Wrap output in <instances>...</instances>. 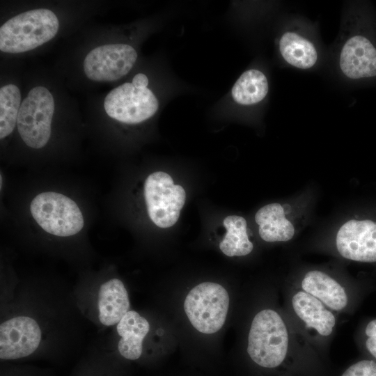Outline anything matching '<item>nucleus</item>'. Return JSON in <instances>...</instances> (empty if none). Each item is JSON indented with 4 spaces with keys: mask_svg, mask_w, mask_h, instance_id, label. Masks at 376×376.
I'll use <instances>...</instances> for the list:
<instances>
[{
    "mask_svg": "<svg viewBox=\"0 0 376 376\" xmlns=\"http://www.w3.org/2000/svg\"><path fill=\"white\" fill-rule=\"evenodd\" d=\"M303 338L289 317L287 320L277 311L265 308L252 320L247 353L257 365L274 368L284 362L295 345L303 344L299 343Z\"/></svg>",
    "mask_w": 376,
    "mask_h": 376,
    "instance_id": "nucleus-1",
    "label": "nucleus"
},
{
    "mask_svg": "<svg viewBox=\"0 0 376 376\" xmlns=\"http://www.w3.org/2000/svg\"><path fill=\"white\" fill-rule=\"evenodd\" d=\"M59 22L50 10H30L7 20L0 28V49L6 53L32 50L52 40Z\"/></svg>",
    "mask_w": 376,
    "mask_h": 376,
    "instance_id": "nucleus-2",
    "label": "nucleus"
},
{
    "mask_svg": "<svg viewBox=\"0 0 376 376\" xmlns=\"http://www.w3.org/2000/svg\"><path fill=\"white\" fill-rule=\"evenodd\" d=\"M334 59L336 72L344 81L376 77V47L368 37L353 31L344 19Z\"/></svg>",
    "mask_w": 376,
    "mask_h": 376,
    "instance_id": "nucleus-3",
    "label": "nucleus"
},
{
    "mask_svg": "<svg viewBox=\"0 0 376 376\" xmlns=\"http://www.w3.org/2000/svg\"><path fill=\"white\" fill-rule=\"evenodd\" d=\"M229 295L220 284L201 283L186 296L184 310L192 326L203 334L217 332L225 323Z\"/></svg>",
    "mask_w": 376,
    "mask_h": 376,
    "instance_id": "nucleus-4",
    "label": "nucleus"
},
{
    "mask_svg": "<svg viewBox=\"0 0 376 376\" xmlns=\"http://www.w3.org/2000/svg\"><path fill=\"white\" fill-rule=\"evenodd\" d=\"M288 309L290 319L307 342L325 341L336 329L337 314L297 287L289 293Z\"/></svg>",
    "mask_w": 376,
    "mask_h": 376,
    "instance_id": "nucleus-5",
    "label": "nucleus"
},
{
    "mask_svg": "<svg viewBox=\"0 0 376 376\" xmlns=\"http://www.w3.org/2000/svg\"><path fill=\"white\" fill-rule=\"evenodd\" d=\"M30 210L38 224L56 236L74 235L84 226V217L77 203L59 193L39 194L32 200Z\"/></svg>",
    "mask_w": 376,
    "mask_h": 376,
    "instance_id": "nucleus-6",
    "label": "nucleus"
},
{
    "mask_svg": "<svg viewBox=\"0 0 376 376\" xmlns=\"http://www.w3.org/2000/svg\"><path fill=\"white\" fill-rule=\"evenodd\" d=\"M54 100L41 86L33 88L21 103L17 127L25 144L32 148L44 147L51 136Z\"/></svg>",
    "mask_w": 376,
    "mask_h": 376,
    "instance_id": "nucleus-7",
    "label": "nucleus"
},
{
    "mask_svg": "<svg viewBox=\"0 0 376 376\" xmlns=\"http://www.w3.org/2000/svg\"><path fill=\"white\" fill-rule=\"evenodd\" d=\"M144 197L148 216L159 228H169L178 221L186 199L184 188L174 185L170 175L156 171L144 184Z\"/></svg>",
    "mask_w": 376,
    "mask_h": 376,
    "instance_id": "nucleus-8",
    "label": "nucleus"
},
{
    "mask_svg": "<svg viewBox=\"0 0 376 376\" xmlns=\"http://www.w3.org/2000/svg\"><path fill=\"white\" fill-rule=\"evenodd\" d=\"M107 115L123 123L143 122L157 111L159 102L148 87L126 82L111 90L104 100Z\"/></svg>",
    "mask_w": 376,
    "mask_h": 376,
    "instance_id": "nucleus-9",
    "label": "nucleus"
},
{
    "mask_svg": "<svg viewBox=\"0 0 376 376\" xmlns=\"http://www.w3.org/2000/svg\"><path fill=\"white\" fill-rule=\"evenodd\" d=\"M136 58L137 53L130 45H104L94 48L86 55L84 61V70L91 80L116 81L131 70Z\"/></svg>",
    "mask_w": 376,
    "mask_h": 376,
    "instance_id": "nucleus-10",
    "label": "nucleus"
},
{
    "mask_svg": "<svg viewBox=\"0 0 376 376\" xmlns=\"http://www.w3.org/2000/svg\"><path fill=\"white\" fill-rule=\"evenodd\" d=\"M88 295L90 300L82 307L84 313L103 327L116 325L130 310L128 292L119 279L112 278L92 288V295Z\"/></svg>",
    "mask_w": 376,
    "mask_h": 376,
    "instance_id": "nucleus-11",
    "label": "nucleus"
},
{
    "mask_svg": "<svg viewBox=\"0 0 376 376\" xmlns=\"http://www.w3.org/2000/svg\"><path fill=\"white\" fill-rule=\"evenodd\" d=\"M278 50L283 61L295 69L313 70L321 61V49L317 38L304 25H288L278 40Z\"/></svg>",
    "mask_w": 376,
    "mask_h": 376,
    "instance_id": "nucleus-12",
    "label": "nucleus"
},
{
    "mask_svg": "<svg viewBox=\"0 0 376 376\" xmlns=\"http://www.w3.org/2000/svg\"><path fill=\"white\" fill-rule=\"evenodd\" d=\"M343 258L360 263H376V221L351 219L338 229L335 240Z\"/></svg>",
    "mask_w": 376,
    "mask_h": 376,
    "instance_id": "nucleus-13",
    "label": "nucleus"
},
{
    "mask_svg": "<svg viewBox=\"0 0 376 376\" xmlns=\"http://www.w3.org/2000/svg\"><path fill=\"white\" fill-rule=\"evenodd\" d=\"M313 296L334 313H345L350 307L347 288L325 272L313 269L304 274L296 286Z\"/></svg>",
    "mask_w": 376,
    "mask_h": 376,
    "instance_id": "nucleus-14",
    "label": "nucleus"
},
{
    "mask_svg": "<svg viewBox=\"0 0 376 376\" xmlns=\"http://www.w3.org/2000/svg\"><path fill=\"white\" fill-rule=\"evenodd\" d=\"M119 336V354L128 360H136L142 354L143 343L150 331L148 321L138 312L130 310L116 324Z\"/></svg>",
    "mask_w": 376,
    "mask_h": 376,
    "instance_id": "nucleus-15",
    "label": "nucleus"
},
{
    "mask_svg": "<svg viewBox=\"0 0 376 376\" xmlns=\"http://www.w3.org/2000/svg\"><path fill=\"white\" fill-rule=\"evenodd\" d=\"M260 237L267 242H288L295 235L292 224L285 218L283 206L270 203L262 207L255 215Z\"/></svg>",
    "mask_w": 376,
    "mask_h": 376,
    "instance_id": "nucleus-16",
    "label": "nucleus"
},
{
    "mask_svg": "<svg viewBox=\"0 0 376 376\" xmlns=\"http://www.w3.org/2000/svg\"><path fill=\"white\" fill-rule=\"evenodd\" d=\"M269 92V81L265 74L258 69L244 72L234 84L231 95L242 106H252L261 102Z\"/></svg>",
    "mask_w": 376,
    "mask_h": 376,
    "instance_id": "nucleus-17",
    "label": "nucleus"
},
{
    "mask_svg": "<svg viewBox=\"0 0 376 376\" xmlns=\"http://www.w3.org/2000/svg\"><path fill=\"white\" fill-rule=\"evenodd\" d=\"M226 233L219 244L221 251L227 256H243L249 254L253 244L246 232V221L237 215L227 216L224 221Z\"/></svg>",
    "mask_w": 376,
    "mask_h": 376,
    "instance_id": "nucleus-18",
    "label": "nucleus"
},
{
    "mask_svg": "<svg viewBox=\"0 0 376 376\" xmlns=\"http://www.w3.org/2000/svg\"><path fill=\"white\" fill-rule=\"evenodd\" d=\"M19 88L8 84L0 89V138L4 139L14 130L21 105Z\"/></svg>",
    "mask_w": 376,
    "mask_h": 376,
    "instance_id": "nucleus-19",
    "label": "nucleus"
},
{
    "mask_svg": "<svg viewBox=\"0 0 376 376\" xmlns=\"http://www.w3.org/2000/svg\"><path fill=\"white\" fill-rule=\"evenodd\" d=\"M341 376H376V362L364 359L350 366Z\"/></svg>",
    "mask_w": 376,
    "mask_h": 376,
    "instance_id": "nucleus-20",
    "label": "nucleus"
},
{
    "mask_svg": "<svg viewBox=\"0 0 376 376\" xmlns=\"http://www.w3.org/2000/svg\"><path fill=\"white\" fill-rule=\"evenodd\" d=\"M364 332L365 347L369 354L376 359V318L367 324Z\"/></svg>",
    "mask_w": 376,
    "mask_h": 376,
    "instance_id": "nucleus-21",
    "label": "nucleus"
},
{
    "mask_svg": "<svg viewBox=\"0 0 376 376\" xmlns=\"http://www.w3.org/2000/svg\"><path fill=\"white\" fill-rule=\"evenodd\" d=\"M132 83L138 87H147L148 79L146 75L138 73L133 77Z\"/></svg>",
    "mask_w": 376,
    "mask_h": 376,
    "instance_id": "nucleus-22",
    "label": "nucleus"
}]
</instances>
